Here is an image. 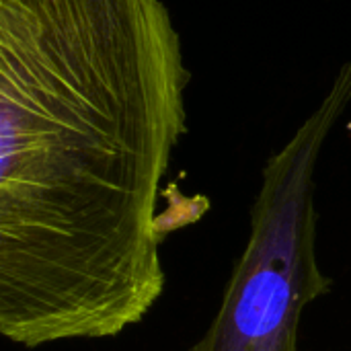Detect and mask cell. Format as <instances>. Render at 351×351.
Wrapping results in <instances>:
<instances>
[{
  "mask_svg": "<svg viewBox=\"0 0 351 351\" xmlns=\"http://www.w3.org/2000/svg\"><path fill=\"white\" fill-rule=\"evenodd\" d=\"M187 68L162 0H0V247L68 284L160 259Z\"/></svg>",
  "mask_w": 351,
  "mask_h": 351,
  "instance_id": "1",
  "label": "cell"
},
{
  "mask_svg": "<svg viewBox=\"0 0 351 351\" xmlns=\"http://www.w3.org/2000/svg\"><path fill=\"white\" fill-rule=\"evenodd\" d=\"M350 101L346 64L321 105L263 167L247 247L214 321L189 351H298L304 308L331 292L317 259L315 173Z\"/></svg>",
  "mask_w": 351,
  "mask_h": 351,
  "instance_id": "2",
  "label": "cell"
}]
</instances>
